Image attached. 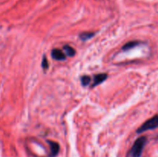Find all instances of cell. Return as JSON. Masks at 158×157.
Listing matches in <instances>:
<instances>
[{
    "instance_id": "cell-7",
    "label": "cell",
    "mask_w": 158,
    "mask_h": 157,
    "mask_svg": "<svg viewBox=\"0 0 158 157\" xmlns=\"http://www.w3.org/2000/svg\"><path fill=\"white\" fill-rule=\"evenodd\" d=\"M63 49L66 52V55L69 57L74 56L76 54V50L73 47H71L69 45H65L63 46Z\"/></svg>"
},
{
    "instance_id": "cell-1",
    "label": "cell",
    "mask_w": 158,
    "mask_h": 157,
    "mask_svg": "<svg viewBox=\"0 0 158 157\" xmlns=\"http://www.w3.org/2000/svg\"><path fill=\"white\" fill-rule=\"evenodd\" d=\"M147 143V137L140 136L134 142L131 150V157H140Z\"/></svg>"
},
{
    "instance_id": "cell-3",
    "label": "cell",
    "mask_w": 158,
    "mask_h": 157,
    "mask_svg": "<svg viewBox=\"0 0 158 157\" xmlns=\"http://www.w3.org/2000/svg\"><path fill=\"white\" fill-rule=\"evenodd\" d=\"M48 143H49V146H50V154H49V157H55L58 155L59 152H60V145L58 143L54 141H51V140H48Z\"/></svg>"
},
{
    "instance_id": "cell-4",
    "label": "cell",
    "mask_w": 158,
    "mask_h": 157,
    "mask_svg": "<svg viewBox=\"0 0 158 157\" xmlns=\"http://www.w3.org/2000/svg\"><path fill=\"white\" fill-rule=\"evenodd\" d=\"M106 78H107V74L106 73H100L97 74V75H95L94 76V83H93V85L91 86V87L94 88L95 86H98V85L101 84L102 83L106 81Z\"/></svg>"
},
{
    "instance_id": "cell-6",
    "label": "cell",
    "mask_w": 158,
    "mask_h": 157,
    "mask_svg": "<svg viewBox=\"0 0 158 157\" xmlns=\"http://www.w3.org/2000/svg\"><path fill=\"white\" fill-rule=\"evenodd\" d=\"M140 44L138 41H131V42H128L127 43L124 45V46L122 47V49L123 51H128L130 49H132L134 48H135L136 46H137L138 45Z\"/></svg>"
},
{
    "instance_id": "cell-10",
    "label": "cell",
    "mask_w": 158,
    "mask_h": 157,
    "mask_svg": "<svg viewBox=\"0 0 158 157\" xmlns=\"http://www.w3.org/2000/svg\"><path fill=\"white\" fill-rule=\"evenodd\" d=\"M42 67L44 69H47L49 68V62L48 60L46 59V57L44 56L43 58V62H42Z\"/></svg>"
},
{
    "instance_id": "cell-5",
    "label": "cell",
    "mask_w": 158,
    "mask_h": 157,
    "mask_svg": "<svg viewBox=\"0 0 158 157\" xmlns=\"http://www.w3.org/2000/svg\"><path fill=\"white\" fill-rule=\"evenodd\" d=\"M51 55H52V58L56 60H65L66 58V53H63L59 49H52V52H51Z\"/></svg>"
},
{
    "instance_id": "cell-2",
    "label": "cell",
    "mask_w": 158,
    "mask_h": 157,
    "mask_svg": "<svg viewBox=\"0 0 158 157\" xmlns=\"http://www.w3.org/2000/svg\"><path fill=\"white\" fill-rule=\"evenodd\" d=\"M158 127V115H155L152 118L149 119L147 120L145 123H143L138 129L137 130V132L139 134H141L143 132H146L148 130H152L155 129Z\"/></svg>"
},
{
    "instance_id": "cell-9",
    "label": "cell",
    "mask_w": 158,
    "mask_h": 157,
    "mask_svg": "<svg viewBox=\"0 0 158 157\" xmlns=\"http://www.w3.org/2000/svg\"><path fill=\"white\" fill-rule=\"evenodd\" d=\"M91 82V78L89 75H83L81 77V83L83 86H86L90 83Z\"/></svg>"
},
{
    "instance_id": "cell-8",
    "label": "cell",
    "mask_w": 158,
    "mask_h": 157,
    "mask_svg": "<svg viewBox=\"0 0 158 157\" xmlns=\"http://www.w3.org/2000/svg\"><path fill=\"white\" fill-rule=\"evenodd\" d=\"M94 35H95V33L94 32H83V33H81L80 35V38L81 40H83V41H86V40L89 39V38H91L92 37L94 36Z\"/></svg>"
}]
</instances>
